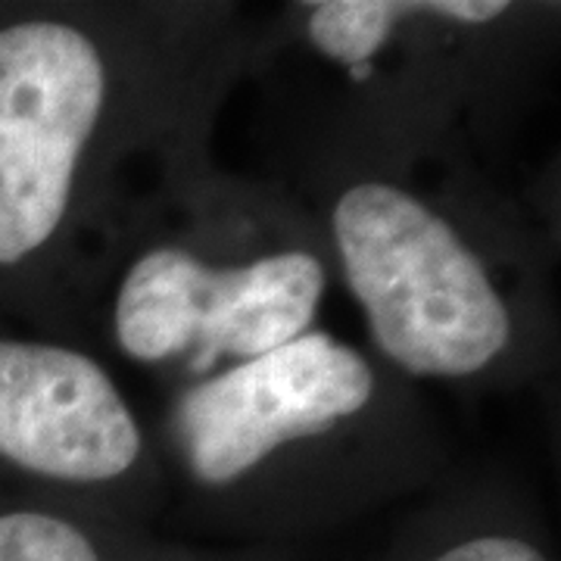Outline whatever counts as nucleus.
Masks as SVG:
<instances>
[{"label": "nucleus", "mask_w": 561, "mask_h": 561, "mask_svg": "<svg viewBox=\"0 0 561 561\" xmlns=\"http://www.w3.org/2000/svg\"><path fill=\"white\" fill-rule=\"evenodd\" d=\"M153 443L169 490L243 518L337 512L443 474L415 387L321 328L175 387Z\"/></svg>", "instance_id": "nucleus-3"}, {"label": "nucleus", "mask_w": 561, "mask_h": 561, "mask_svg": "<svg viewBox=\"0 0 561 561\" xmlns=\"http://www.w3.org/2000/svg\"><path fill=\"white\" fill-rule=\"evenodd\" d=\"M559 7L508 0L287 3L250 60L284 62L309 88V169L461 160V122L496 113L530 38Z\"/></svg>", "instance_id": "nucleus-4"}, {"label": "nucleus", "mask_w": 561, "mask_h": 561, "mask_svg": "<svg viewBox=\"0 0 561 561\" xmlns=\"http://www.w3.org/2000/svg\"><path fill=\"white\" fill-rule=\"evenodd\" d=\"M0 561H106L101 537L79 512H0Z\"/></svg>", "instance_id": "nucleus-7"}, {"label": "nucleus", "mask_w": 561, "mask_h": 561, "mask_svg": "<svg viewBox=\"0 0 561 561\" xmlns=\"http://www.w3.org/2000/svg\"><path fill=\"white\" fill-rule=\"evenodd\" d=\"M424 561H552L537 540H530L524 530L508 527H481L468 530L461 537L446 540L443 549Z\"/></svg>", "instance_id": "nucleus-8"}, {"label": "nucleus", "mask_w": 561, "mask_h": 561, "mask_svg": "<svg viewBox=\"0 0 561 561\" xmlns=\"http://www.w3.org/2000/svg\"><path fill=\"white\" fill-rule=\"evenodd\" d=\"M250 41L221 3H66L0 25V272H35L69 341L213 165Z\"/></svg>", "instance_id": "nucleus-1"}, {"label": "nucleus", "mask_w": 561, "mask_h": 561, "mask_svg": "<svg viewBox=\"0 0 561 561\" xmlns=\"http://www.w3.org/2000/svg\"><path fill=\"white\" fill-rule=\"evenodd\" d=\"M0 461L72 500L169 490L153 431L76 341L0 337Z\"/></svg>", "instance_id": "nucleus-6"}, {"label": "nucleus", "mask_w": 561, "mask_h": 561, "mask_svg": "<svg viewBox=\"0 0 561 561\" xmlns=\"http://www.w3.org/2000/svg\"><path fill=\"white\" fill-rule=\"evenodd\" d=\"M331 272L312 209L209 165L122 253L103 328L122 359L181 387L312 331Z\"/></svg>", "instance_id": "nucleus-5"}, {"label": "nucleus", "mask_w": 561, "mask_h": 561, "mask_svg": "<svg viewBox=\"0 0 561 561\" xmlns=\"http://www.w3.org/2000/svg\"><path fill=\"white\" fill-rule=\"evenodd\" d=\"M437 169H309L331 268L359 309L375 359L402 381L527 383L552 337L540 247L465 162Z\"/></svg>", "instance_id": "nucleus-2"}]
</instances>
